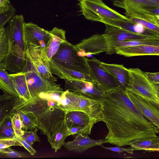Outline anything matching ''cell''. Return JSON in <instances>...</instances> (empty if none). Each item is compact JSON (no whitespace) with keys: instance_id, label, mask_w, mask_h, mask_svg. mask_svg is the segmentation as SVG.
Here are the masks:
<instances>
[{"instance_id":"1","label":"cell","mask_w":159,"mask_h":159,"mask_svg":"<svg viewBox=\"0 0 159 159\" xmlns=\"http://www.w3.org/2000/svg\"><path fill=\"white\" fill-rule=\"evenodd\" d=\"M100 102L102 121L108 130L104 143L123 147L135 139L157 136L159 128L143 116L126 89L120 88L105 93Z\"/></svg>"},{"instance_id":"2","label":"cell","mask_w":159,"mask_h":159,"mask_svg":"<svg viewBox=\"0 0 159 159\" xmlns=\"http://www.w3.org/2000/svg\"><path fill=\"white\" fill-rule=\"evenodd\" d=\"M15 109L28 114L36 127L47 136L49 143L65 120V111L48 93L42 94L27 101L19 98Z\"/></svg>"},{"instance_id":"3","label":"cell","mask_w":159,"mask_h":159,"mask_svg":"<svg viewBox=\"0 0 159 159\" xmlns=\"http://www.w3.org/2000/svg\"><path fill=\"white\" fill-rule=\"evenodd\" d=\"M26 65L24 72L32 99L43 94L64 91L60 85L56 83V78L48 79L44 77L35 68L26 55Z\"/></svg>"},{"instance_id":"4","label":"cell","mask_w":159,"mask_h":159,"mask_svg":"<svg viewBox=\"0 0 159 159\" xmlns=\"http://www.w3.org/2000/svg\"><path fill=\"white\" fill-rule=\"evenodd\" d=\"M64 93L62 107L66 112L81 111L99 121H102L103 115L100 101L67 90H65Z\"/></svg>"},{"instance_id":"5","label":"cell","mask_w":159,"mask_h":159,"mask_svg":"<svg viewBox=\"0 0 159 159\" xmlns=\"http://www.w3.org/2000/svg\"><path fill=\"white\" fill-rule=\"evenodd\" d=\"M128 70L129 77L126 90L159 106V84L150 82L139 68Z\"/></svg>"},{"instance_id":"6","label":"cell","mask_w":159,"mask_h":159,"mask_svg":"<svg viewBox=\"0 0 159 159\" xmlns=\"http://www.w3.org/2000/svg\"><path fill=\"white\" fill-rule=\"evenodd\" d=\"M51 59L60 66L90 76L88 58L81 56L75 46L67 41L61 44Z\"/></svg>"},{"instance_id":"7","label":"cell","mask_w":159,"mask_h":159,"mask_svg":"<svg viewBox=\"0 0 159 159\" xmlns=\"http://www.w3.org/2000/svg\"><path fill=\"white\" fill-rule=\"evenodd\" d=\"M78 5L83 15L86 19L92 21L101 22L104 19L112 20L127 19L112 9L102 0H80Z\"/></svg>"},{"instance_id":"8","label":"cell","mask_w":159,"mask_h":159,"mask_svg":"<svg viewBox=\"0 0 159 159\" xmlns=\"http://www.w3.org/2000/svg\"><path fill=\"white\" fill-rule=\"evenodd\" d=\"M24 17L22 15L14 16L6 29L8 40L9 53L25 57L26 46L23 39Z\"/></svg>"},{"instance_id":"9","label":"cell","mask_w":159,"mask_h":159,"mask_svg":"<svg viewBox=\"0 0 159 159\" xmlns=\"http://www.w3.org/2000/svg\"><path fill=\"white\" fill-rule=\"evenodd\" d=\"M101 62L95 57L87 59L90 75L93 83L104 93L120 88L115 78L103 67Z\"/></svg>"},{"instance_id":"10","label":"cell","mask_w":159,"mask_h":159,"mask_svg":"<svg viewBox=\"0 0 159 159\" xmlns=\"http://www.w3.org/2000/svg\"><path fill=\"white\" fill-rule=\"evenodd\" d=\"M113 4L124 9L126 16L146 20L159 27V7L145 6L127 0H116Z\"/></svg>"},{"instance_id":"11","label":"cell","mask_w":159,"mask_h":159,"mask_svg":"<svg viewBox=\"0 0 159 159\" xmlns=\"http://www.w3.org/2000/svg\"><path fill=\"white\" fill-rule=\"evenodd\" d=\"M105 31L102 34L107 47V54L115 53V48L120 43L126 41L159 38L138 34L116 27L105 24Z\"/></svg>"},{"instance_id":"12","label":"cell","mask_w":159,"mask_h":159,"mask_svg":"<svg viewBox=\"0 0 159 159\" xmlns=\"http://www.w3.org/2000/svg\"><path fill=\"white\" fill-rule=\"evenodd\" d=\"M26 46V54L38 71L46 78H53L50 69L49 60L43 48L32 44Z\"/></svg>"},{"instance_id":"13","label":"cell","mask_w":159,"mask_h":159,"mask_svg":"<svg viewBox=\"0 0 159 159\" xmlns=\"http://www.w3.org/2000/svg\"><path fill=\"white\" fill-rule=\"evenodd\" d=\"M75 46L79 54L83 56H89L107 51V47L102 35L95 34L82 40Z\"/></svg>"},{"instance_id":"14","label":"cell","mask_w":159,"mask_h":159,"mask_svg":"<svg viewBox=\"0 0 159 159\" xmlns=\"http://www.w3.org/2000/svg\"><path fill=\"white\" fill-rule=\"evenodd\" d=\"M65 90L100 101L104 93L93 82L65 80Z\"/></svg>"},{"instance_id":"15","label":"cell","mask_w":159,"mask_h":159,"mask_svg":"<svg viewBox=\"0 0 159 159\" xmlns=\"http://www.w3.org/2000/svg\"><path fill=\"white\" fill-rule=\"evenodd\" d=\"M128 97L142 114L155 126L159 128V106L127 91Z\"/></svg>"},{"instance_id":"16","label":"cell","mask_w":159,"mask_h":159,"mask_svg":"<svg viewBox=\"0 0 159 159\" xmlns=\"http://www.w3.org/2000/svg\"><path fill=\"white\" fill-rule=\"evenodd\" d=\"M49 32L32 22H24L23 39L25 45L32 44L44 48L47 42Z\"/></svg>"},{"instance_id":"17","label":"cell","mask_w":159,"mask_h":159,"mask_svg":"<svg viewBox=\"0 0 159 159\" xmlns=\"http://www.w3.org/2000/svg\"><path fill=\"white\" fill-rule=\"evenodd\" d=\"M101 22L137 34L159 38V33L147 29L142 25L134 22L128 18L121 20L104 19Z\"/></svg>"},{"instance_id":"18","label":"cell","mask_w":159,"mask_h":159,"mask_svg":"<svg viewBox=\"0 0 159 159\" xmlns=\"http://www.w3.org/2000/svg\"><path fill=\"white\" fill-rule=\"evenodd\" d=\"M105 139L95 140L88 135L77 134L74 139L64 143L63 146L68 151L81 153L92 147L101 146L104 143Z\"/></svg>"},{"instance_id":"19","label":"cell","mask_w":159,"mask_h":159,"mask_svg":"<svg viewBox=\"0 0 159 159\" xmlns=\"http://www.w3.org/2000/svg\"><path fill=\"white\" fill-rule=\"evenodd\" d=\"M49 64L52 74L57 75L61 79L68 80L93 83L90 76L60 66L54 62L52 59L49 61Z\"/></svg>"},{"instance_id":"20","label":"cell","mask_w":159,"mask_h":159,"mask_svg":"<svg viewBox=\"0 0 159 159\" xmlns=\"http://www.w3.org/2000/svg\"><path fill=\"white\" fill-rule=\"evenodd\" d=\"M65 121L68 127L78 126L91 130L94 124L99 122L85 112L79 111L66 112Z\"/></svg>"},{"instance_id":"21","label":"cell","mask_w":159,"mask_h":159,"mask_svg":"<svg viewBox=\"0 0 159 159\" xmlns=\"http://www.w3.org/2000/svg\"><path fill=\"white\" fill-rule=\"evenodd\" d=\"M49 32V38L43 50L49 61L57 52L61 44L67 41L66 31L62 29L55 27Z\"/></svg>"},{"instance_id":"22","label":"cell","mask_w":159,"mask_h":159,"mask_svg":"<svg viewBox=\"0 0 159 159\" xmlns=\"http://www.w3.org/2000/svg\"><path fill=\"white\" fill-rule=\"evenodd\" d=\"M115 53L127 57L140 56H159V46L140 45L116 48Z\"/></svg>"},{"instance_id":"23","label":"cell","mask_w":159,"mask_h":159,"mask_svg":"<svg viewBox=\"0 0 159 159\" xmlns=\"http://www.w3.org/2000/svg\"><path fill=\"white\" fill-rule=\"evenodd\" d=\"M101 64L103 67L114 77L120 88L126 89L129 77L128 69L121 64H108L102 61Z\"/></svg>"},{"instance_id":"24","label":"cell","mask_w":159,"mask_h":159,"mask_svg":"<svg viewBox=\"0 0 159 159\" xmlns=\"http://www.w3.org/2000/svg\"><path fill=\"white\" fill-rule=\"evenodd\" d=\"M26 62V56L23 57L9 53L0 65V67L12 73L24 72Z\"/></svg>"},{"instance_id":"25","label":"cell","mask_w":159,"mask_h":159,"mask_svg":"<svg viewBox=\"0 0 159 159\" xmlns=\"http://www.w3.org/2000/svg\"><path fill=\"white\" fill-rule=\"evenodd\" d=\"M19 99L6 93L0 95V124L7 116L15 113V107Z\"/></svg>"},{"instance_id":"26","label":"cell","mask_w":159,"mask_h":159,"mask_svg":"<svg viewBox=\"0 0 159 159\" xmlns=\"http://www.w3.org/2000/svg\"><path fill=\"white\" fill-rule=\"evenodd\" d=\"M128 145L132 147L134 151L158 152L159 151V137L157 136L135 139L129 142Z\"/></svg>"},{"instance_id":"27","label":"cell","mask_w":159,"mask_h":159,"mask_svg":"<svg viewBox=\"0 0 159 159\" xmlns=\"http://www.w3.org/2000/svg\"><path fill=\"white\" fill-rule=\"evenodd\" d=\"M20 98L27 101L32 99L24 72L10 74Z\"/></svg>"},{"instance_id":"28","label":"cell","mask_w":159,"mask_h":159,"mask_svg":"<svg viewBox=\"0 0 159 159\" xmlns=\"http://www.w3.org/2000/svg\"><path fill=\"white\" fill-rule=\"evenodd\" d=\"M0 89L4 93L13 95L20 98L11 77L6 70L0 67Z\"/></svg>"},{"instance_id":"29","label":"cell","mask_w":159,"mask_h":159,"mask_svg":"<svg viewBox=\"0 0 159 159\" xmlns=\"http://www.w3.org/2000/svg\"><path fill=\"white\" fill-rule=\"evenodd\" d=\"M67 129L68 127L65 120L58 129L50 143L55 152L63 145L65 139L69 136Z\"/></svg>"},{"instance_id":"30","label":"cell","mask_w":159,"mask_h":159,"mask_svg":"<svg viewBox=\"0 0 159 159\" xmlns=\"http://www.w3.org/2000/svg\"><path fill=\"white\" fill-rule=\"evenodd\" d=\"M13 115L7 116L0 124V139H17L11 122V117Z\"/></svg>"},{"instance_id":"31","label":"cell","mask_w":159,"mask_h":159,"mask_svg":"<svg viewBox=\"0 0 159 159\" xmlns=\"http://www.w3.org/2000/svg\"><path fill=\"white\" fill-rule=\"evenodd\" d=\"M140 45L159 46V38H151L125 41L119 44L116 48Z\"/></svg>"},{"instance_id":"32","label":"cell","mask_w":159,"mask_h":159,"mask_svg":"<svg viewBox=\"0 0 159 159\" xmlns=\"http://www.w3.org/2000/svg\"><path fill=\"white\" fill-rule=\"evenodd\" d=\"M9 52V47L6 29L0 28V65Z\"/></svg>"},{"instance_id":"33","label":"cell","mask_w":159,"mask_h":159,"mask_svg":"<svg viewBox=\"0 0 159 159\" xmlns=\"http://www.w3.org/2000/svg\"><path fill=\"white\" fill-rule=\"evenodd\" d=\"M15 109L16 111L20 116L22 123V129L23 130H32L37 128L33 121L28 114L21 111Z\"/></svg>"},{"instance_id":"34","label":"cell","mask_w":159,"mask_h":159,"mask_svg":"<svg viewBox=\"0 0 159 159\" xmlns=\"http://www.w3.org/2000/svg\"><path fill=\"white\" fill-rule=\"evenodd\" d=\"M13 129L17 137H20L23 134L24 130L22 129V125L19 114L16 111L11 117Z\"/></svg>"},{"instance_id":"35","label":"cell","mask_w":159,"mask_h":159,"mask_svg":"<svg viewBox=\"0 0 159 159\" xmlns=\"http://www.w3.org/2000/svg\"><path fill=\"white\" fill-rule=\"evenodd\" d=\"M128 19L140 24L145 28L159 34V27L146 20L129 16H125Z\"/></svg>"},{"instance_id":"36","label":"cell","mask_w":159,"mask_h":159,"mask_svg":"<svg viewBox=\"0 0 159 159\" xmlns=\"http://www.w3.org/2000/svg\"><path fill=\"white\" fill-rule=\"evenodd\" d=\"M38 130V129L36 128L32 130L24 131V134L20 138L33 146L35 142L40 141L39 138L37 134Z\"/></svg>"},{"instance_id":"37","label":"cell","mask_w":159,"mask_h":159,"mask_svg":"<svg viewBox=\"0 0 159 159\" xmlns=\"http://www.w3.org/2000/svg\"><path fill=\"white\" fill-rule=\"evenodd\" d=\"M16 10L11 5L7 11L0 13V28L3 27L7 22H9L15 14Z\"/></svg>"},{"instance_id":"38","label":"cell","mask_w":159,"mask_h":159,"mask_svg":"<svg viewBox=\"0 0 159 159\" xmlns=\"http://www.w3.org/2000/svg\"><path fill=\"white\" fill-rule=\"evenodd\" d=\"M91 130L86 128L78 126L68 127L67 131L69 136L70 135L82 134L89 135L90 134Z\"/></svg>"},{"instance_id":"39","label":"cell","mask_w":159,"mask_h":159,"mask_svg":"<svg viewBox=\"0 0 159 159\" xmlns=\"http://www.w3.org/2000/svg\"><path fill=\"white\" fill-rule=\"evenodd\" d=\"M22 146L16 139H0V151L12 146Z\"/></svg>"},{"instance_id":"40","label":"cell","mask_w":159,"mask_h":159,"mask_svg":"<svg viewBox=\"0 0 159 159\" xmlns=\"http://www.w3.org/2000/svg\"><path fill=\"white\" fill-rule=\"evenodd\" d=\"M101 146L104 149L117 152L119 154L123 152H125L129 154H132L134 153L133 151H134V148L131 146L128 148H125L118 146H117L116 147H107L102 145Z\"/></svg>"},{"instance_id":"41","label":"cell","mask_w":159,"mask_h":159,"mask_svg":"<svg viewBox=\"0 0 159 159\" xmlns=\"http://www.w3.org/2000/svg\"><path fill=\"white\" fill-rule=\"evenodd\" d=\"M16 139L32 155H34L36 152V151L33 147V146L30 144L26 140L20 137H17Z\"/></svg>"},{"instance_id":"42","label":"cell","mask_w":159,"mask_h":159,"mask_svg":"<svg viewBox=\"0 0 159 159\" xmlns=\"http://www.w3.org/2000/svg\"><path fill=\"white\" fill-rule=\"evenodd\" d=\"M0 153L7 157H21L20 154L10 148H7L0 151Z\"/></svg>"},{"instance_id":"43","label":"cell","mask_w":159,"mask_h":159,"mask_svg":"<svg viewBox=\"0 0 159 159\" xmlns=\"http://www.w3.org/2000/svg\"><path fill=\"white\" fill-rule=\"evenodd\" d=\"M143 6L154 7H159V4L148 0H127Z\"/></svg>"},{"instance_id":"44","label":"cell","mask_w":159,"mask_h":159,"mask_svg":"<svg viewBox=\"0 0 159 159\" xmlns=\"http://www.w3.org/2000/svg\"><path fill=\"white\" fill-rule=\"evenodd\" d=\"M144 73L150 82L154 84H159V72L151 73L146 72Z\"/></svg>"},{"instance_id":"45","label":"cell","mask_w":159,"mask_h":159,"mask_svg":"<svg viewBox=\"0 0 159 159\" xmlns=\"http://www.w3.org/2000/svg\"><path fill=\"white\" fill-rule=\"evenodd\" d=\"M11 5L10 0H0V13L8 10Z\"/></svg>"},{"instance_id":"46","label":"cell","mask_w":159,"mask_h":159,"mask_svg":"<svg viewBox=\"0 0 159 159\" xmlns=\"http://www.w3.org/2000/svg\"><path fill=\"white\" fill-rule=\"evenodd\" d=\"M159 4V0H148Z\"/></svg>"},{"instance_id":"47","label":"cell","mask_w":159,"mask_h":159,"mask_svg":"<svg viewBox=\"0 0 159 159\" xmlns=\"http://www.w3.org/2000/svg\"></svg>"}]
</instances>
